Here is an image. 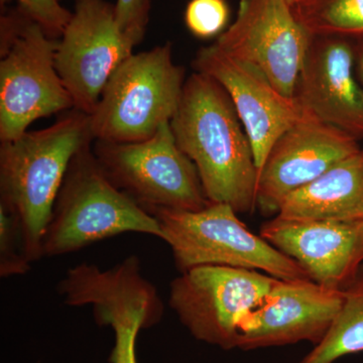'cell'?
Instances as JSON below:
<instances>
[{
    "label": "cell",
    "instance_id": "cell-1",
    "mask_svg": "<svg viewBox=\"0 0 363 363\" xmlns=\"http://www.w3.org/2000/svg\"><path fill=\"white\" fill-rule=\"evenodd\" d=\"M171 128L179 147L195 164L210 203L238 214L257 206L259 169L252 143L231 98L216 80L195 72L186 80Z\"/></svg>",
    "mask_w": 363,
    "mask_h": 363
},
{
    "label": "cell",
    "instance_id": "cell-2",
    "mask_svg": "<svg viewBox=\"0 0 363 363\" xmlns=\"http://www.w3.org/2000/svg\"><path fill=\"white\" fill-rule=\"evenodd\" d=\"M94 140L90 116L75 109L57 123L0 145V205L14 215L30 262L43 240L73 157Z\"/></svg>",
    "mask_w": 363,
    "mask_h": 363
},
{
    "label": "cell",
    "instance_id": "cell-3",
    "mask_svg": "<svg viewBox=\"0 0 363 363\" xmlns=\"http://www.w3.org/2000/svg\"><path fill=\"white\" fill-rule=\"evenodd\" d=\"M126 233L162 240L156 217L109 180L87 145L67 171L43 240L44 257L78 252Z\"/></svg>",
    "mask_w": 363,
    "mask_h": 363
},
{
    "label": "cell",
    "instance_id": "cell-4",
    "mask_svg": "<svg viewBox=\"0 0 363 363\" xmlns=\"http://www.w3.org/2000/svg\"><path fill=\"white\" fill-rule=\"evenodd\" d=\"M58 40L18 7L0 20V140H14L42 117L74 107L56 67Z\"/></svg>",
    "mask_w": 363,
    "mask_h": 363
},
{
    "label": "cell",
    "instance_id": "cell-5",
    "mask_svg": "<svg viewBox=\"0 0 363 363\" xmlns=\"http://www.w3.org/2000/svg\"><path fill=\"white\" fill-rule=\"evenodd\" d=\"M185 70L177 65L169 43L124 60L109 78L90 114L94 140L136 143L171 123L180 105Z\"/></svg>",
    "mask_w": 363,
    "mask_h": 363
},
{
    "label": "cell",
    "instance_id": "cell-6",
    "mask_svg": "<svg viewBox=\"0 0 363 363\" xmlns=\"http://www.w3.org/2000/svg\"><path fill=\"white\" fill-rule=\"evenodd\" d=\"M181 272L202 266H223L259 271L283 279H311L296 260L252 233L238 213L224 203H210L198 211L154 209Z\"/></svg>",
    "mask_w": 363,
    "mask_h": 363
},
{
    "label": "cell",
    "instance_id": "cell-7",
    "mask_svg": "<svg viewBox=\"0 0 363 363\" xmlns=\"http://www.w3.org/2000/svg\"><path fill=\"white\" fill-rule=\"evenodd\" d=\"M93 152L109 180L147 212L198 211L210 204L197 169L179 147L171 123L142 142L97 140Z\"/></svg>",
    "mask_w": 363,
    "mask_h": 363
},
{
    "label": "cell",
    "instance_id": "cell-8",
    "mask_svg": "<svg viewBox=\"0 0 363 363\" xmlns=\"http://www.w3.org/2000/svg\"><path fill=\"white\" fill-rule=\"evenodd\" d=\"M278 281L252 269L197 267L172 281L169 306L197 340L234 350L240 320L264 302Z\"/></svg>",
    "mask_w": 363,
    "mask_h": 363
},
{
    "label": "cell",
    "instance_id": "cell-9",
    "mask_svg": "<svg viewBox=\"0 0 363 363\" xmlns=\"http://www.w3.org/2000/svg\"><path fill=\"white\" fill-rule=\"evenodd\" d=\"M135 47L117 25L116 6L105 0H75L56 52L57 70L74 108L92 114L109 78Z\"/></svg>",
    "mask_w": 363,
    "mask_h": 363
},
{
    "label": "cell",
    "instance_id": "cell-10",
    "mask_svg": "<svg viewBox=\"0 0 363 363\" xmlns=\"http://www.w3.org/2000/svg\"><path fill=\"white\" fill-rule=\"evenodd\" d=\"M311 40L286 0H241L235 21L215 44L294 98Z\"/></svg>",
    "mask_w": 363,
    "mask_h": 363
},
{
    "label": "cell",
    "instance_id": "cell-11",
    "mask_svg": "<svg viewBox=\"0 0 363 363\" xmlns=\"http://www.w3.org/2000/svg\"><path fill=\"white\" fill-rule=\"evenodd\" d=\"M342 302V291L312 279H279L264 302L240 320L238 348L252 350L301 341L318 345L330 330Z\"/></svg>",
    "mask_w": 363,
    "mask_h": 363
},
{
    "label": "cell",
    "instance_id": "cell-12",
    "mask_svg": "<svg viewBox=\"0 0 363 363\" xmlns=\"http://www.w3.org/2000/svg\"><path fill=\"white\" fill-rule=\"evenodd\" d=\"M357 142L345 131L302 111L267 155L259 172L257 206L264 213L278 214L289 195L362 150Z\"/></svg>",
    "mask_w": 363,
    "mask_h": 363
},
{
    "label": "cell",
    "instance_id": "cell-13",
    "mask_svg": "<svg viewBox=\"0 0 363 363\" xmlns=\"http://www.w3.org/2000/svg\"><path fill=\"white\" fill-rule=\"evenodd\" d=\"M193 66L216 80L231 98L259 173L274 143L302 116L295 98L281 94L259 69L229 56L216 44L199 50Z\"/></svg>",
    "mask_w": 363,
    "mask_h": 363
},
{
    "label": "cell",
    "instance_id": "cell-14",
    "mask_svg": "<svg viewBox=\"0 0 363 363\" xmlns=\"http://www.w3.org/2000/svg\"><path fill=\"white\" fill-rule=\"evenodd\" d=\"M58 290L71 307L90 306L95 322L102 327L147 329L164 316V303L156 286L143 276L135 255L109 269L89 264L72 267L60 281Z\"/></svg>",
    "mask_w": 363,
    "mask_h": 363
},
{
    "label": "cell",
    "instance_id": "cell-15",
    "mask_svg": "<svg viewBox=\"0 0 363 363\" xmlns=\"http://www.w3.org/2000/svg\"><path fill=\"white\" fill-rule=\"evenodd\" d=\"M301 111L363 138V88L355 70V40L312 37L296 85Z\"/></svg>",
    "mask_w": 363,
    "mask_h": 363
},
{
    "label": "cell",
    "instance_id": "cell-16",
    "mask_svg": "<svg viewBox=\"0 0 363 363\" xmlns=\"http://www.w3.org/2000/svg\"><path fill=\"white\" fill-rule=\"evenodd\" d=\"M260 236L296 260L315 283L343 291L363 264V221L264 223Z\"/></svg>",
    "mask_w": 363,
    "mask_h": 363
},
{
    "label": "cell",
    "instance_id": "cell-17",
    "mask_svg": "<svg viewBox=\"0 0 363 363\" xmlns=\"http://www.w3.org/2000/svg\"><path fill=\"white\" fill-rule=\"evenodd\" d=\"M276 217L288 221H363V150L289 195Z\"/></svg>",
    "mask_w": 363,
    "mask_h": 363
},
{
    "label": "cell",
    "instance_id": "cell-18",
    "mask_svg": "<svg viewBox=\"0 0 363 363\" xmlns=\"http://www.w3.org/2000/svg\"><path fill=\"white\" fill-rule=\"evenodd\" d=\"M342 292V306L330 330L300 363H332L363 351V264Z\"/></svg>",
    "mask_w": 363,
    "mask_h": 363
},
{
    "label": "cell",
    "instance_id": "cell-19",
    "mask_svg": "<svg viewBox=\"0 0 363 363\" xmlns=\"http://www.w3.org/2000/svg\"><path fill=\"white\" fill-rule=\"evenodd\" d=\"M292 9L312 37L363 38V0H298Z\"/></svg>",
    "mask_w": 363,
    "mask_h": 363
},
{
    "label": "cell",
    "instance_id": "cell-20",
    "mask_svg": "<svg viewBox=\"0 0 363 363\" xmlns=\"http://www.w3.org/2000/svg\"><path fill=\"white\" fill-rule=\"evenodd\" d=\"M30 264L18 220L0 205V276H21L30 271Z\"/></svg>",
    "mask_w": 363,
    "mask_h": 363
},
{
    "label": "cell",
    "instance_id": "cell-21",
    "mask_svg": "<svg viewBox=\"0 0 363 363\" xmlns=\"http://www.w3.org/2000/svg\"><path fill=\"white\" fill-rule=\"evenodd\" d=\"M229 16L230 9L226 0H190L184 20L194 37L209 40L225 32Z\"/></svg>",
    "mask_w": 363,
    "mask_h": 363
},
{
    "label": "cell",
    "instance_id": "cell-22",
    "mask_svg": "<svg viewBox=\"0 0 363 363\" xmlns=\"http://www.w3.org/2000/svg\"><path fill=\"white\" fill-rule=\"evenodd\" d=\"M11 0H0L1 6ZM18 7L28 18L39 23L45 32L57 39L62 35L72 18V13L60 0H16Z\"/></svg>",
    "mask_w": 363,
    "mask_h": 363
},
{
    "label": "cell",
    "instance_id": "cell-23",
    "mask_svg": "<svg viewBox=\"0 0 363 363\" xmlns=\"http://www.w3.org/2000/svg\"><path fill=\"white\" fill-rule=\"evenodd\" d=\"M150 0H117L116 18L121 32L138 45L149 25Z\"/></svg>",
    "mask_w": 363,
    "mask_h": 363
},
{
    "label": "cell",
    "instance_id": "cell-24",
    "mask_svg": "<svg viewBox=\"0 0 363 363\" xmlns=\"http://www.w3.org/2000/svg\"><path fill=\"white\" fill-rule=\"evenodd\" d=\"M114 332V346L109 362L138 363L136 357V339L143 330L140 326H121L112 329Z\"/></svg>",
    "mask_w": 363,
    "mask_h": 363
},
{
    "label": "cell",
    "instance_id": "cell-25",
    "mask_svg": "<svg viewBox=\"0 0 363 363\" xmlns=\"http://www.w3.org/2000/svg\"><path fill=\"white\" fill-rule=\"evenodd\" d=\"M355 40V70L363 88V38Z\"/></svg>",
    "mask_w": 363,
    "mask_h": 363
},
{
    "label": "cell",
    "instance_id": "cell-26",
    "mask_svg": "<svg viewBox=\"0 0 363 363\" xmlns=\"http://www.w3.org/2000/svg\"><path fill=\"white\" fill-rule=\"evenodd\" d=\"M286 1H288L289 4H291V6H292L293 4H295L296 1H298V0H286Z\"/></svg>",
    "mask_w": 363,
    "mask_h": 363
},
{
    "label": "cell",
    "instance_id": "cell-27",
    "mask_svg": "<svg viewBox=\"0 0 363 363\" xmlns=\"http://www.w3.org/2000/svg\"><path fill=\"white\" fill-rule=\"evenodd\" d=\"M60 1H61V0H60Z\"/></svg>",
    "mask_w": 363,
    "mask_h": 363
}]
</instances>
